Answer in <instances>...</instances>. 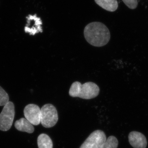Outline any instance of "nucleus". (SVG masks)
<instances>
[{
    "instance_id": "nucleus-1",
    "label": "nucleus",
    "mask_w": 148,
    "mask_h": 148,
    "mask_svg": "<svg viewBox=\"0 0 148 148\" xmlns=\"http://www.w3.org/2000/svg\"><path fill=\"white\" fill-rule=\"evenodd\" d=\"M85 38L91 45L101 47L106 45L110 39V33L103 23L93 22L87 24L84 29Z\"/></svg>"
},
{
    "instance_id": "nucleus-2",
    "label": "nucleus",
    "mask_w": 148,
    "mask_h": 148,
    "mask_svg": "<svg viewBox=\"0 0 148 148\" xmlns=\"http://www.w3.org/2000/svg\"><path fill=\"white\" fill-rule=\"evenodd\" d=\"M99 92L100 88L95 83L87 82L82 84L79 82H75L70 87L69 94L72 97L89 100L97 97Z\"/></svg>"
},
{
    "instance_id": "nucleus-3",
    "label": "nucleus",
    "mask_w": 148,
    "mask_h": 148,
    "mask_svg": "<svg viewBox=\"0 0 148 148\" xmlns=\"http://www.w3.org/2000/svg\"><path fill=\"white\" fill-rule=\"evenodd\" d=\"M40 114V123L46 128L53 127L58 119L56 108L52 104H47L42 107Z\"/></svg>"
},
{
    "instance_id": "nucleus-4",
    "label": "nucleus",
    "mask_w": 148,
    "mask_h": 148,
    "mask_svg": "<svg viewBox=\"0 0 148 148\" xmlns=\"http://www.w3.org/2000/svg\"><path fill=\"white\" fill-rule=\"evenodd\" d=\"M13 103L10 101L4 106L0 114V130L7 131L10 129L15 115Z\"/></svg>"
},
{
    "instance_id": "nucleus-5",
    "label": "nucleus",
    "mask_w": 148,
    "mask_h": 148,
    "mask_svg": "<svg viewBox=\"0 0 148 148\" xmlns=\"http://www.w3.org/2000/svg\"><path fill=\"white\" fill-rule=\"evenodd\" d=\"M105 132L96 130L91 133L79 148H101L106 141Z\"/></svg>"
},
{
    "instance_id": "nucleus-6",
    "label": "nucleus",
    "mask_w": 148,
    "mask_h": 148,
    "mask_svg": "<svg viewBox=\"0 0 148 148\" xmlns=\"http://www.w3.org/2000/svg\"><path fill=\"white\" fill-rule=\"evenodd\" d=\"M24 113L25 118L33 125H38L40 123V108L34 104L27 105L24 108Z\"/></svg>"
},
{
    "instance_id": "nucleus-7",
    "label": "nucleus",
    "mask_w": 148,
    "mask_h": 148,
    "mask_svg": "<svg viewBox=\"0 0 148 148\" xmlns=\"http://www.w3.org/2000/svg\"><path fill=\"white\" fill-rule=\"evenodd\" d=\"M128 140L130 145L134 148H146L147 145L145 136L137 131L130 132L128 135Z\"/></svg>"
},
{
    "instance_id": "nucleus-8",
    "label": "nucleus",
    "mask_w": 148,
    "mask_h": 148,
    "mask_svg": "<svg viewBox=\"0 0 148 148\" xmlns=\"http://www.w3.org/2000/svg\"><path fill=\"white\" fill-rule=\"evenodd\" d=\"M29 16L32 19L33 24L32 27H25L24 31L25 32L29 33L30 35H34L39 32L42 33V28L41 27L42 21L40 18L37 17L36 14H35L34 15H29Z\"/></svg>"
},
{
    "instance_id": "nucleus-9",
    "label": "nucleus",
    "mask_w": 148,
    "mask_h": 148,
    "mask_svg": "<svg viewBox=\"0 0 148 148\" xmlns=\"http://www.w3.org/2000/svg\"><path fill=\"white\" fill-rule=\"evenodd\" d=\"M14 126L17 130L21 132L32 133L34 131V127L33 125L24 118L16 121L14 123Z\"/></svg>"
},
{
    "instance_id": "nucleus-10",
    "label": "nucleus",
    "mask_w": 148,
    "mask_h": 148,
    "mask_svg": "<svg viewBox=\"0 0 148 148\" xmlns=\"http://www.w3.org/2000/svg\"><path fill=\"white\" fill-rule=\"evenodd\" d=\"M95 1L98 5L108 11H115L118 8L117 0H95Z\"/></svg>"
},
{
    "instance_id": "nucleus-11",
    "label": "nucleus",
    "mask_w": 148,
    "mask_h": 148,
    "mask_svg": "<svg viewBox=\"0 0 148 148\" xmlns=\"http://www.w3.org/2000/svg\"><path fill=\"white\" fill-rule=\"evenodd\" d=\"M37 143L38 148H53L52 140L48 135L44 133L39 135Z\"/></svg>"
},
{
    "instance_id": "nucleus-12",
    "label": "nucleus",
    "mask_w": 148,
    "mask_h": 148,
    "mask_svg": "<svg viewBox=\"0 0 148 148\" xmlns=\"http://www.w3.org/2000/svg\"><path fill=\"white\" fill-rule=\"evenodd\" d=\"M119 142L117 138L114 136H110L106 139L101 148H117Z\"/></svg>"
},
{
    "instance_id": "nucleus-13",
    "label": "nucleus",
    "mask_w": 148,
    "mask_h": 148,
    "mask_svg": "<svg viewBox=\"0 0 148 148\" xmlns=\"http://www.w3.org/2000/svg\"><path fill=\"white\" fill-rule=\"evenodd\" d=\"M9 97L5 90L0 86V106H5L9 102Z\"/></svg>"
},
{
    "instance_id": "nucleus-14",
    "label": "nucleus",
    "mask_w": 148,
    "mask_h": 148,
    "mask_svg": "<svg viewBox=\"0 0 148 148\" xmlns=\"http://www.w3.org/2000/svg\"><path fill=\"white\" fill-rule=\"evenodd\" d=\"M125 5L131 9H135L138 6V0H122Z\"/></svg>"
}]
</instances>
